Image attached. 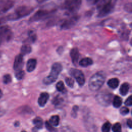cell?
<instances>
[{"label": "cell", "mask_w": 132, "mask_h": 132, "mask_svg": "<svg viewBox=\"0 0 132 132\" xmlns=\"http://www.w3.org/2000/svg\"><path fill=\"white\" fill-rule=\"evenodd\" d=\"M117 0H102L98 3L97 16L103 18L107 16L113 10Z\"/></svg>", "instance_id": "6da1fadb"}, {"label": "cell", "mask_w": 132, "mask_h": 132, "mask_svg": "<svg viewBox=\"0 0 132 132\" xmlns=\"http://www.w3.org/2000/svg\"><path fill=\"white\" fill-rule=\"evenodd\" d=\"M106 75L103 72H97L94 74L89 80V89L92 91H96L101 89L105 82Z\"/></svg>", "instance_id": "7a4b0ae2"}, {"label": "cell", "mask_w": 132, "mask_h": 132, "mask_svg": "<svg viewBox=\"0 0 132 132\" xmlns=\"http://www.w3.org/2000/svg\"><path fill=\"white\" fill-rule=\"evenodd\" d=\"M34 8L29 6H22L15 9L14 11L9 15L6 16L7 20H16L30 14L34 10Z\"/></svg>", "instance_id": "3957f363"}, {"label": "cell", "mask_w": 132, "mask_h": 132, "mask_svg": "<svg viewBox=\"0 0 132 132\" xmlns=\"http://www.w3.org/2000/svg\"><path fill=\"white\" fill-rule=\"evenodd\" d=\"M62 70V65L59 62L54 63L51 67L50 73L48 76L45 77L43 82L45 85H50L55 82L57 79L59 74Z\"/></svg>", "instance_id": "277c9868"}, {"label": "cell", "mask_w": 132, "mask_h": 132, "mask_svg": "<svg viewBox=\"0 0 132 132\" xmlns=\"http://www.w3.org/2000/svg\"><path fill=\"white\" fill-rule=\"evenodd\" d=\"M81 0H67L64 3L62 8L67 14H73L80 8Z\"/></svg>", "instance_id": "5b68a950"}, {"label": "cell", "mask_w": 132, "mask_h": 132, "mask_svg": "<svg viewBox=\"0 0 132 132\" xmlns=\"http://www.w3.org/2000/svg\"><path fill=\"white\" fill-rule=\"evenodd\" d=\"M112 94L109 92L104 91L98 93L96 96L97 103L102 106H109L112 101Z\"/></svg>", "instance_id": "8992f818"}, {"label": "cell", "mask_w": 132, "mask_h": 132, "mask_svg": "<svg viewBox=\"0 0 132 132\" xmlns=\"http://www.w3.org/2000/svg\"><path fill=\"white\" fill-rule=\"evenodd\" d=\"M70 74L76 80L78 84L81 86L85 83V77L82 72L77 69L72 68L69 71Z\"/></svg>", "instance_id": "52a82bcc"}, {"label": "cell", "mask_w": 132, "mask_h": 132, "mask_svg": "<svg viewBox=\"0 0 132 132\" xmlns=\"http://www.w3.org/2000/svg\"><path fill=\"white\" fill-rule=\"evenodd\" d=\"M54 10H39L37 11L29 20L30 22H36L45 19L50 15L52 14Z\"/></svg>", "instance_id": "ba28073f"}, {"label": "cell", "mask_w": 132, "mask_h": 132, "mask_svg": "<svg viewBox=\"0 0 132 132\" xmlns=\"http://www.w3.org/2000/svg\"><path fill=\"white\" fill-rule=\"evenodd\" d=\"M12 36V32L9 26H0V44L4 41L10 40Z\"/></svg>", "instance_id": "9c48e42d"}, {"label": "cell", "mask_w": 132, "mask_h": 132, "mask_svg": "<svg viewBox=\"0 0 132 132\" xmlns=\"http://www.w3.org/2000/svg\"><path fill=\"white\" fill-rule=\"evenodd\" d=\"M79 16L74 15L70 18L64 20L60 25V27L62 29H68L73 27L77 22L79 20Z\"/></svg>", "instance_id": "30bf717a"}, {"label": "cell", "mask_w": 132, "mask_h": 132, "mask_svg": "<svg viewBox=\"0 0 132 132\" xmlns=\"http://www.w3.org/2000/svg\"><path fill=\"white\" fill-rule=\"evenodd\" d=\"M24 59L23 56L21 54L16 55L14 58L13 68L14 71H17L19 70H22V68L23 66Z\"/></svg>", "instance_id": "8fae6325"}, {"label": "cell", "mask_w": 132, "mask_h": 132, "mask_svg": "<svg viewBox=\"0 0 132 132\" xmlns=\"http://www.w3.org/2000/svg\"><path fill=\"white\" fill-rule=\"evenodd\" d=\"M13 2L11 0H5L0 2V13L7 11L13 7Z\"/></svg>", "instance_id": "7c38bea8"}, {"label": "cell", "mask_w": 132, "mask_h": 132, "mask_svg": "<svg viewBox=\"0 0 132 132\" xmlns=\"http://www.w3.org/2000/svg\"><path fill=\"white\" fill-rule=\"evenodd\" d=\"M70 55L73 63L75 65H76L79 57V53L78 48L76 47H73L72 48L70 52Z\"/></svg>", "instance_id": "4fadbf2b"}, {"label": "cell", "mask_w": 132, "mask_h": 132, "mask_svg": "<svg viewBox=\"0 0 132 132\" xmlns=\"http://www.w3.org/2000/svg\"><path fill=\"white\" fill-rule=\"evenodd\" d=\"M49 98V94L47 92H42L40 94L38 103L40 107H44Z\"/></svg>", "instance_id": "5bb4252c"}, {"label": "cell", "mask_w": 132, "mask_h": 132, "mask_svg": "<svg viewBox=\"0 0 132 132\" xmlns=\"http://www.w3.org/2000/svg\"><path fill=\"white\" fill-rule=\"evenodd\" d=\"M37 65V60L34 58H30L26 63V70L28 72L33 71Z\"/></svg>", "instance_id": "9a60e30c"}, {"label": "cell", "mask_w": 132, "mask_h": 132, "mask_svg": "<svg viewBox=\"0 0 132 132\" xmlns=\"http://www.w3.org/2000/svg\"><path fill=\"white\" fill-rule=\"evenodd\" d=\"M92 59L89 57H85L81 59L78 62L79 65L82 67H87L93 64Z\"/></svg>", "instance_id": "2e32d148"}, {"label": "cell", "mask_w": 132, "mask_h": 132, "mask_svg": "<svg viewBox=\"0 0 132 132\" xmlns=\"http://www.w3.org/2000/svg\"><path fill=\"white\" fill-rule=\"evenodd\" d=\"M107 85L110 88L116 89L119 85V80L117 78H112L108 80Z\"/></svg>", "instance_id": "e0dca14e"}, {"label": "cell", "mask_w": 132, "mask_h": 132, "mask_svg": "<svg viewBox=\"0 0 132 132\" xmlns=\"http://www.w3.org/2000/svg\"><path fill=\"white\" fill-rule=\"evenodd\" d=\"M129 89V84L127 82H124L122 84V85L120 88V90H119L120 93L122 95L125 96L128 93Z\"/></svg>", "instance_id": "ac0fdd59"}, {"label": "cell", "mask_w": 132, "mask_h": 132, "mask_svg": "<svg viewBox=\"0 0 132 132\" xmlns=\"http://www.w3.org/2000/svg\"><path fill=\"white\" fill-rule=\"evenodd\" d=\"M21 54L23 56L26 54L30 53L31 52V46L27 44H25L23 45L21 47Z\"/></svg>", "instance_id": "d6986e66"}, {"label": "cell", "mask_w": 132, "mask_h": 132, "mask_svg": "<svg viewBox=\"0 0 132 132\" xmlns=\"http://www.w3.org/2000/svg\"><path fill=\"white\" fill-rule=\"evenodd\" d=\"M33 123L35 125V128L37 129L42 128L43 123L42 119L40 117H36L33 120Z\"/></svg>", "instance_id": "ffe728a7"}, {"label": "cell", "mask_w": 132, "mask_h": 132, "mask_svg": "<svg viewBox=\"0 0 132 132\" xmlns=\"http://www.w3.org/2000/svg\"><path fill=\"white\" fill-rule=\"evenodd\" d=\"M122 103V100L119 96H115L112 99V104L115 108H119L121 106Z\"/></svg>", "instance_id": "44dd1931"}, {"label": "cell", "mask_w": 132, "mask_h": 132, "mask_svg": "<svg viewBox=\"0 0 132 132\" xmlns=\"http://www.w3.org/2000/svg\"><path fill=\"white\" fill-rule=\"evenodd\" d=\"M63 103V98L60 95H57L53 98L52 101V103L55 106H59L62 105Z\"/></svg>", "instance_id": "7402d4cb"}, {"label": "cell", "mask_w": 132, "mask_h": 132, "mask_svg": "<svg viewBox=\"0 0 132 132\" xmlns=\"http://www.w3.org/2000/svg\"><path fill=\"white\" fill-rule=\"evenodd\" d=\"M49 122L53 125V126H58L59 123V117L58 116L55 115L52 116L50 119Z\"/></svg>", "instance_id": "603a6c76"}, {"label": "cell", "mask_w": 132, "mask_h": 132, "mask_svg": "<svg viewBox=\"0 0 132 132\" xmlns=\"http://www.w3.org/2000/svg\"><path fill=\"white\" fill-rule=\"evenodd\" d=\"M56 89L57 90L61 92V93H64L65 92L66 90H65V87H64V83L63 82V81H58L57 84H56Z\"/></svg>", "instance_id": "cb8c5ba5"}, {"label": "cell", "mask_w": 132, "mask_h": 132, "mask_svg": "<svg viewBox=\"0 0 132 132\" xmlns=\"http://www.w3.org/2000/svg\"><path fill=\"white\" fill-rule=\"evenodd\" d=\"M14 75L15 78L18 80H21L23 78L24 75H25V72L23 70H19L15 71Z\"/></svg>", "instance_id": "d4e9b609"}, {"label": "cell", "mask_w": 132, "mask_h": 132, "mask_svg": "<svg viewBox=\"0 0 132 132\" xmlns=\"http://www.w3.org/2000/svg\"><path fill=\"white\" fill-rule=\"evenodd\" d=\"M111 124L109 122H105L102 127V132H109L111 129Z\"/></svg>", "instance_id": "484cf974"}, {"label": "cell", "mask_w": 132, "mask_h": 132, "mask_svg": "<svg viewBox=\"0 0 132 132\" xmlns=\"http://www.w3.org/2000/svg\"><path fill=\"white\" fill-rule=\"evenodd\" d=\"M37 39V36L36 34L32 31H30L28 32V41L31 43H34Z\"/></svg>", "instance_id": "4316f807"}, {"label": "cell", "mask_w": 132, "mask_h": 132, "mask_svg": "<svg viewBox=\"0 0 132 132\" xmlns=\"http://www.w3.org/2000/svg\"><path fill=\"white\" fill-rule=\"evenodd\" d=\"M113 132H122L121 125L119 123H115L112 127Z\"/></svg>", "instance_id": "83f0119b"}, {"label": "cell", "mask_w": 132, "mask_h": 132, "mask_svg": "<svg viewBox=\"0 0 132 132\" xmlns=\"http://www.w3.org/2000/svg\"><path fill=\"white\" fill-rule=\"evenodd\" d=\"M12 80L11 76L10 74H7L4 75L3 77V81L5 84H8L10 83Z\"/></svg>", "instance_id": "f1b7e54d"}, {"label": "cell", "mask_w": 132, "mask_h": 132, "mask_svg": "<svg viewBox=\"0 0 132 132\" xmlns=\"http://www.w3.org/2000/svg\"><path fill=\"white\" fill-rule=\"evenodd\" d=\"M45 126L46 129L48 130L49 132H56L57 130L55 128L53 127V126L49 122L46 121L45 122Z\"/></svg>", "instance_id": "f546056e"}, {"label": "cell", "mask_w": 132, "mask_h": 132, "mask_svg": "<svg viewBox=\"0 0 132 132\" xmlns=\"http://www.w3.org/2000/svg\"><path fill=\"white\" fill-rule=\"evenodd\" d=\"M65 82L66 84L70 87H73L74 86V81L73 79H72L71 77H66L65 78Z\"/></svg>", "instance_id": "4dcf8cb0"}, {"label": "cell", "mask_w": 132, "mask_h": 132, "mask_svg": "<svg viewBox=\"0 0 132 132\" xmlns=\"http://www.w3.org/2000/svg\"><path fill=\"white\" fill-rule=\"evenodd\" d=\"M120 112L122 115L125 116L128 113L129 109L126 107H123L120 109Z\"/></svg>", "instance_id": "1f68e13d"}, {"label": "cell", "mask_w": 132, "mask_h": 132, "mask_svg": "<svg viewBox=\"0 0 132 132\" xmlns=\"http://www.w3.org/2000/svg\"><path fill=\"white\" fill-rule=\"evenodd\" d=\"M125 104L128 106H131L132 105V97L131 95H130L125 101Z\"/></svg>", "instance_id": "d6a6232c"}, {"label": "cell", "mask_w": 132, "mask_h": 132, "mask_svg": "<svg viewBox=\"0 0 132 132\" xmlns=\"http://www.w3.org/2000/svg\"><path fill=\"white\" fill-rule=\"evenodd\" d=\"M102 0H86L87 3L89 5H93L100 3Z\"/></svg>", "instance_id": "836d02e7"}, {"label": "cell", "mask_w": 132, "mask_h": 132, "mask_svg": "<svg viewBox=\"0 0 132 132\" xmlns=\"http://www.w3.org/2000/svg\"><path fill=\"white\" fill-rule=\"evenodd\" d=\"M127 126L130 128H131V125H132V121H131V120L130 119H128L127 121Z\"/></svg>", "instance_id": "e575fe53"}, {"label": "cell", "mask_w": 132, "mask_h": 132, "mask_svg": "<svg viewBox=\"0 0 132 132\" xmlns=\"http://www.w3.org/2000/svg\"><path fill=\"white\" fill-rule=\"evenodd\" d=\"M63 132H72L70 128H69L68 127H65L63 129Z\"/></svg>", "instance_id": "d590c367"}, {"label": "cell", "mask_w": 132, "mask_h": 132, "mask_svg": "<svg viewBox=\"0 0 132 132\" xmlns=\"http://www.w3.org/2000/svg\"><path fill=\"white\" fill-rule=\"evenodd\" d=\"M5 20H7L6 17H5V18H4V17L1 18H0V25H1L2 23H3V22H4V21H5Z\"/></svg>", "instance_id": "8d00e7d4"}, {"label": "cell", "mask_w": 132, "mask_h": 132, "mask_svg": "<svg viewBox=\"0 0 132 132\" xmlns=\"http://www.w3.org/2000/svg\"><path fill=\"white\" fill-rule=\"evenodd\" d=\"M47 1H49V0H37V2L38 3H44L45 2H46Z\"/></svg>", "instance_id": "74e56055"}, {"label": "cell", "mask_w": 132, "mask_h": 132, "mask_svg": "<svg viewBox=\"0 0 132 132\" xmlns=\"http://www.w3.org/2000/svg\"><path fill=\"white\" fill-rule=\"evenodd\" d=\"M14 126H19V125H20V123H19V122H18V121H16L15 123H14Z\"/></svg>", "instance_id": "f35d334b"}, {"label": "cell", "mask_w": 132, "mask_h": 132, "mask_svg": "<svg viewBox=\"0 0 132 132\" xmlns=\"http://www.w3.org/2000/svg\"><path fill=\"white\" fill-rule=\"evenodd\" d=\"M3 112H4V111L3 110H0V116H2L3 114Z\"/></svg>", "instance_id": "ab89813d"}, {"label": "cell", "mask_w": 132, "mask_h": 132, "mask_svg": "<svg viewBox=\"0 0 132 132\" xmlns=\"http://www.w3.org/2000/svg\"><path fill=\"white\" fill-rule=\"evenodd\" d=\"M2 96H3V92H2V90L0 89V98L2 97Z\"/></svg>", "instance_id": "60d3db41"}, {"label": "cell", "mask_w": 132, "mask_h": 132, "mask_svg": "<svg viewBox=\"0 0 132 132\" xmlns=\"http://www.w3.org/2000/svg\"><path fill=\"white\" fill-rule=\"evenodd\" d=\"M21 132H26V131H24V130H23V131H22Z\"/></svg>", "instance_id": "b9f144b4"}, {"label": "cell", "mask_w": 132, "mask_h": 132, "mask_svg": "<svg viewBox=\"0 0 132 132\" xmlns=\"http://www.w3.org/2000/svg\"><path fill=\"white\" fill-rule=\"evenodd\" d=\"M1 53L0 52V57H1Z\"/></svg>", "instance_id": "7bdbcfd3"}]
</instances>
